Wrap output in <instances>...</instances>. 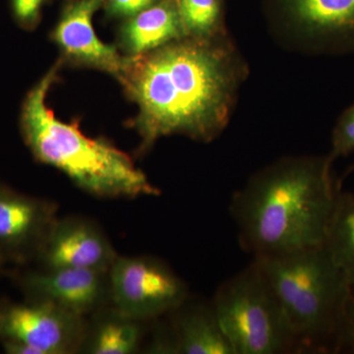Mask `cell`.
<instances>
[{"instance_id":"obj_1","label":"cell","mask_w":354,"mask_h":354,"mask_svg":"<svg viewBox=\"0 0 354 354\" xmlns=\"http://www.w3.org/2000/svg\"><path fill=\"white\" fill-rule=\"evenodd\" d=\"M247 75L245 60L228 32L212 39L186 37L128 57L118 80L139 108L131 122L141 137L139 155L172 134L203 143L218 138Z\"/></svg>"},{"instance_id":"obj_2","label":"cell","mask_w":354,"mask_h":354,"mask_svg":"<svg viewBox=\"0 0 354 354\" xmlns=\"http://www.w3.org/2000/svg\"><path fill=\"white\" fill-rule=\"evenodd\" d=\"M327 156H290L254 174L230 200L239 243L254 257L322 246L341 186Z\"/></svg>"},{"instance_id":"obj_3","label":"cell","mask_w":354,"mask_h":354,"mask_svg":"<svg viewBox=\"0 0 354 354\" xmlns=\"http://www.w3.org/2000/svg\"><path fill=\"white\" fill-rule=\"evenodd\" d=\"M59 66L60 62L27 93L21 106V135L32 157L59 169L93 196L134 199L160 195L127 153L108 140L84 134L79 120L57 118L46 99L58 80Z\"/></svg>"},{"instance_id":"obj_4","label":"cell","mask_w":354,"mask_h":354,"mask_svg":"<svg viewBox=\"0 0 354 354\" xmlns=\"http://www.w3.org/2000/svg\"><path fill=\"white\" fill-rule=\"evenodd\" d=\"M254 260L281 302L298 353L335 354L351 286L326 246Z\"/></svg>"},{"instance_id":"obj_5","label":"cell","mask_w":354,"mask_h":354,"mask_svg":"<svg viewBox=\"0 0 354 354\" xmlns=\"http://www.w3.org/2000/svg\"><path fill=\"white\" fill-rule=\"evenodd\" d=\"M212 302L234 354L298 353L285 311L255 260L223 281Z\"/></svg>"},{"instance_id":"obj_6","label":"cell","mask_w":354,"mask_h":354,"mask_svg":"<svg viewBox=\"0 0 354 354\" xmlns=\"http://www.w3.org/2000/svg\"><path fill=\"white\" fill-rule=\"evenodd\" d=\"M109 278L111 305L144 322L172 313L188 298L183 279L164 261L151 256H118Z\"/></svg>"},{"instance_id":"obj_7","label":"cell","mask_w":354,"mask_h":354,"mask_svg":"<svg viewBox=\"0 0 354 354\" xmlns=\"http://www.w3.org/2000/svg\"><path fill=\"white\" fill-rule=\"evenodd\" d=\"M86 327L85 317L53 304L6 302L0 342L9 354L80 353Z\"/></svg>"},{"instance_id":"obj_8","label":"cell","mask_w":354,"mask_h":354,"mask_svg":"<svg viewBox=\"0 0 354 354\" xmlns=\"http://www.w3.org/2000/svg\"><path fill=\"white\" fill-rule=\"evenodd\" d=\"M278 34L319 55L354 53V0H279Z\"/></svg>"},{"instance_id":"obj_9","label":"cell","mask_w":354,"mask_h":354,"mask_svg":"<svg viewBox=\"0 0 354 354\" xmlns=\"http://www.w3.org/2000/svg\"><path fill=\"white\" fill-rule=\"evenodd\" d=\"M57 209L50 200L0 181V253L6 263L24 266L38 260L58 218Z\"/></svg>"},{"instance_id":"obj_10","label":"cell","mask_w":354,"mask_h":354,"mask_svg":"<svg viewBox=\"0 0 354 354\" xmlns=\"http://www.w3.org/2000/svg\"><path fill=\"white\" fill-rule=\"evenodd\" d=\"M25 299L50 304L76 315H92L111 304L109 272L44 269L13 274Z\"/></svg>"},{"instance_id":"obj_11","label":"cell","mask_w":354,"mask_h":354,"mask_svg":"<svg viewBox=\"0 0 354 354\" xmlns=\"http://www.w3.org/2000/svg\"><path fill=\"white\" fill-rule=\"evenodd\" d=\"M118 257L99 225L83 216H69L55 221L37 261L44 269L109 272Z\"/></svg>"},{"instance_id":"obj_12","label":"cell","mask_w":354,"mask_h":354,"mask_svg":"<svg viewBox=\"0 0 354 354\" xmlns=\"http://www.w3.org/2000/svg\"><path fill=\"white\" fill-rule=\"evenodd\" d=\"M104 2V0L70 1L53 32V38L67 59L108 72L120 79L128 57H121L114 46L102 43L93 26V16Z\"/></svg>"},{"instance_id":"obj_13","label":"cell","mask_w":354,"mask_h":354,"mask_svg":"<svg viewBox=\"0 0 354 354\" xmlns=\"http://www.w3.org/2000/svg\"><path fill=\"white\" fill-rule=\"evenodd\" d=\"M183 38L186 36L176 0H158L128 18L120 34L121 46L130 57L150 53Z\"/></svg>"},{"instance_id":"obj_14","label":"cell","mask_w":354,"mask_h":354,"mask_svg":"<svg viewBox=\"0 0 354 354\" xmlns=\"http://www.w3.org/2000/svg\"><path fill=\"white\" fill-rule=\"evenodd\" d=\"M174 328L181 354H234L213 302L191 304L174 310Z\"/></svg>"},{"instance_id":"obj_15","label":"cell","mask_w":354,"mask_h":354,"mask_svg":"<svg viewBox=\"0 0 354 354\" xmlns=\"http://www.w3.org/2000/svg\"><path fill=\"white\" fill-rule=\"evenodd\" d=\"M87 322L80 353L131 354L137 353L144 337V321L123 314L109 304L92 314Z\"/></svg>"},{"instance_id":"obj_16","label":"cell","mask_w":354,"mask_h":354,"mask_svg":"<svg viewBox=\"0 0 354 354\" xmlns=\"http://www.w3.org/2000/svg\"><path fill=\"white\" fill-rule=\"evenodd\" d=\"M324 245L354 288L353 193L339 190Z\"/></svg>"},{"instance_id":"obj_17","label":"cell","mask_w":354,"mask_h":354,"mask_svg":"<svg viewBox=\"0 0 354 354\" xmlns=\"http://www.w3.org/2000/svg\"><path fill=\"white\" fill-rule=\"evenodd\" d=\"M185 36L212 39L227 32L223 22L221 0H176Z\"/></svg>"},{"instance_id":"obj_18","label":"cell","mask_w":354,"mask_h":354,"mask_svg":"<svg viewBox=\"0 0 354 354\" xmlns=\"http://www.w3.org/2000/svg\"><path fill=\"white\" fill-rule=\"evenodd\" d=\"M354 152V102L339 115L332 134V149L327 155L330 165L337 158ZM354 171V165L349 169Z\"/></svg>"},{"instance_id":"obj_19","label":"cell","mask_w":354,"mask_h":354,"mask_svg":"<svg viewBox=\"0 0 354 354\" xmlns=\"http://www.w3.org/2000/svg\"><path fill=\"white\" fill-rule=\"evenodd\" d=\"M46 0H11L14 19L20 27L32 30L38 25Z\"/></svg>"},{"instance_id":"obj_20","label":"cell","mask_w":354,"mask_h":354,"mask_svg":"<svg viewBox=\"0 0 354 354\" xmlns=\"http://www.w3.org/2000/svg\"><path fill=\"white\" fill-rule=\"evenodd\" d=\"M354 354V288H351L339 339H337L335 354Z\"/></svg>"},{"instance_id":"obj_21","label":"cell","mask_w":354,"mask_h":354,"mask_svg":"<svg viewBox=\"0 0 354 354\" xmlns=\"http://www.w3.org/2000/svg\"><path fill=\"white\" fill-rule=\"evenodd\" d=\"M157 1L158 0H106V8L111 16L130 18Z\"/></svg>"},{"instance_id":"obj_22","label":"cell","mask_w":354,"mask_h":354,"mask_svg":"<svg viewBox=\"0 0 354 354\" xmlns=\"http://www.w3.org/2000/svg\"><path fill=\"white\" fill-rule=\"evenodd\" d=\"M6 301L0 299V337H1L2 328H3L4 314H6Z\"/></svg>"},{"instance_id":"obj_23","label":"cell","mask_w":354,"mask_h":354,"mask_svg":"<svg viewBox=\"0 0 354 354\" xmlns=\"http://www.w3.org/2000/svg\"><path fill=\"white\" fill-rule=\"evenodd\" d=\"M7 264L6 259H4L3 256L0 253V276L4 274L6 271V265Z\"/></svg>"}]
</instances>
